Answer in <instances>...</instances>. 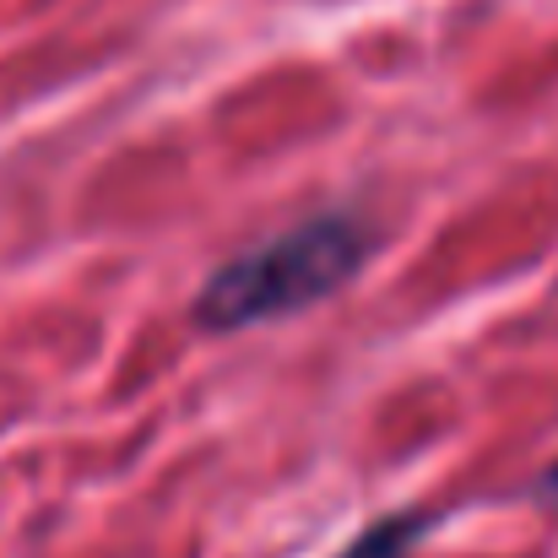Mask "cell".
Segmentation results:
<instances>
[{"label": "cell", "mask_w": 558, "mask_h": 558, "mask_svg": "<svg viewBox=\"0 0 558 558\" xmlns=\"http://www.w3.org/2000/svg\"><path fill=\"white\" fill-rule=\"evenodd\" d=\"M374 250L379 233L364 211H310L266 233L260 244H244L217 260L211 277L190 293V326L201 337H239L277 320H299L342 299L369 271Z\"/></svg>", "instance_id": "obj_1"}, {"label": "cell", "mask_w": 558, "mask_h": 558, "mask_svg": "<svg viewBox=\"0 0 558 558\" xmlns=\"http://www.w3.org/2000/svg\"><path fill=\"white\" fill-rule=\"evenodd\" d=\"M439 521H445V510H428V505L385 510V515L364 521V526L342 543V554H331V558H412L428 537H434Z\"/></svg>", "instance_id": "obj_2"}, {"label": "cell", "mask_w": 558, "mask_h": 558, "mask_svg": "<svg viewBox=\"0 0 558 558\" xmlns=\"http://www.w3.org/2000/svg\"><path fill=\"white\" fill-rule=\"evenodd\" d=\"M526 499H532L543 515H554V521H558V461H548V466L526 483Z\"/></svg>", "instance_id": "obj_3"}, {"label": "cell", "mask_w": 558, "mask_h": 558, "mask_svg": "<svg viewBox=\"0 0 558 558\" xmlns=\"http://www.w3.org/2000/svg\"><path fill=\"white\" fill-rule=\"evenodd\" d=\"M554 293H558V282H554Z\"/></svg>", "instance_id": "obj_4"}]
</instances>
